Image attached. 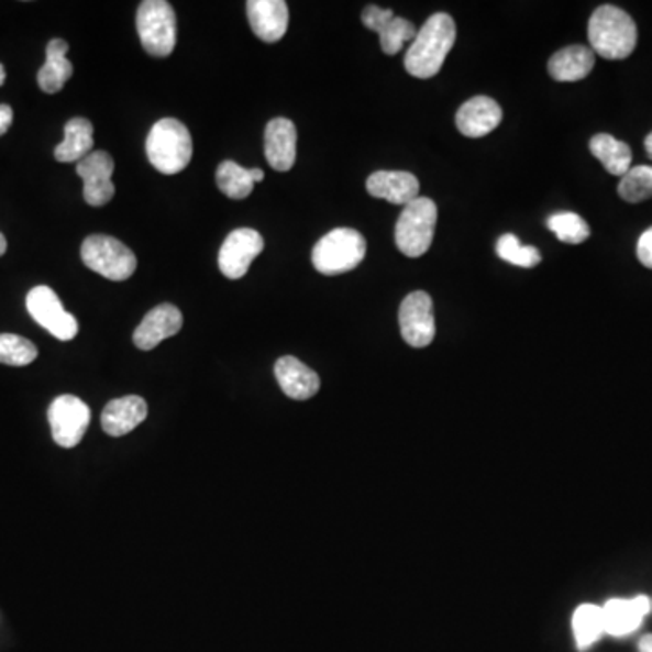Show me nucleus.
<instances>
[{
	"instance_id": "obj_6",
	"label": "nucleus",
	"mask_w": 652,
	"mask_h": 652,
	"mask_svg": "<svg viewBox=\"0 0 652 652\" xmlns=\"http://www.w3.org/2000/svg\"><path fill=\"white\" fill-rule=\"evenodd\" d=\"M136 30L145 52L169 57L176 47V13L165 0H145L136 13Z\"/></svg>"
},
{
	"instance_id": "obj_35",
	"label": "nucleus",
	"mask_w": 652,
	"mask_h": 652,
	"mask_svg": "<svg viewBox=\"0 0 652 652\" xmlns=\"http://www.w3.org/2000/svg\"><path fill=\"white\" fill-rule=\"evenodd\" d=\"M5 248H8V242H5L4 234L0 232V256H4Z\"/></svg>"
},
{
	"instance_id": "obj_8",
	"label": "nucleus",
	"mask_w": 652,
	"mask_h": 652,
	"mask_svg": "<svg viewBox=\"0 0 652 652\" xmlns=\"http://www.w3.org/2000/svg\"><path fill=\"white\" fill-rule=\"evenodd\" d=\"M47 421L52 427L53 441L58 446L75 447L88 432L91 410L78 397L60 396L49 406Z\"/></svg>"
},
{
	"instance_id": "obj_29",
	"label": "nucleus",
	"mask_w": 652,
	"mask_h": 652,
	"mask_svg": "<svg viewBox=\"0 0 652 652\" xmlns=\"http://www.w3.org/2000/svg\"><path fill=\"white\" fill-rule=\"evenodd\" d=\"M550 231L559 237L560 242L578 245L586 242L590 231L587 221L575 212H559L548 220Z\"/></svg>"
},
{
	"instance_id": "obj_1",
	"label": "nucleus",
	"mask_w": 652,
	"mask_h": 652,
	"mask_svg": "<svg viewBox=\"0 0 652 652\" xmlns=\"http://www.w3.org/2000/svg\"><path fill=\"white\" fill-rule=\"evenodd\" d=\"M455 38L457 27L452 16L447 13H435L430 16L406 52V71L410 73L411 77L422 80L435 77L452 52Z\"/></svg>"
},
{
	"instance_id": "obj_25",
	"label": "nucleus",
	"mask_w": 652,
	"mask_h": 652,
	"mask_svg": "<svg viewBox=\"0 0 652 652\" xmlns=\"http://www.w3.org/2000/svg\"><path fill=\"white\" fill-rule=\"evenodd\" d=\"M263 178L265 173L262 169H245L232 159L221 162L217 170L218 189L232 200H245Z\"/></svg>"
},
{
	"instance_id": "obj_5",
	"label": "nucleus",
	"mask_w": 652,
	"mask_h": 652,
	"mask_svg": "<svg viewBox=\"0 0 652 652\" xmlns=\"http://www.w3.org/2000/svg\"><path fill=\"white\" fill-rule=\"evenodd\" d=\"M436 225V206L419 196L405 207L396 225V245L408 257H421L432 247Z\"/></svg>"
},
{
	"instance_id": "obj_12",
	"label": "nucleus",
	"mask_w": 652,
	"mask_h": 652,
	"mask_svg": "<svg viewBox=\"0 0 652 652\" xmlns=\"http://www.w3.org/2000/svg\"><path fill=\"white\" fill-rule=\"evenodd\" d=\"M114 159L106 151H93L77 164L84 181V200L91 207L108 206L114 196Z\"/></svg>"
},
{
	"instance_id": "obj_36",
	"label": "nucleus",
	"mask_w": 652,
	"mask_h": 652,
	"mask_svg": "<svg viewBox=\"0 0 652 652\" xmlns=\"http://www.w3.org/2000/svg\"><path fill=\"white\" fill-rule=\"evenodd\" d=\"M645 151H648L649 158L652 159V133L645 139Z\"/></svg>"
},
{
	"instance_id": "obj_27",
	"label": "nucleus",
	"mask_w": 652,
	"mask_h": 652,
	"mask_svg": "<svg viewBox=\"0 0 652 652\" xmlns=\"http://www.w3.org/2000/svg\"><path fill=\"white\" fill-rule=\"evenodd\" d=\"M573 634L578 649H589L606 634V621L601 607L584 604L573 615Z\"/></svg>"
},
{
	"instance_id": "obj_9",
	"label": "nucleus",
	"mask_w": 652,
	"mask_h": 652,
	"mask_svg": "<svg viewBox=\"0 0 652 652\" xmlns=\"http://www.w3.org/2000/svg\"><path fill=\"white\" fill-rule=\"evenodd\" d=\"M26 307L36 323L57 340L71 341L78 334L77 319L64 309L63 301L52 288L44 285L32 288L27 294Z\"/></svg>"
},
{
	"instance_id": "obj_24",
	"label": "nucleus",
	"mask_w": 652,
	"mask_h": 652,
	"mask_svg": "<svg viewBox=\"0 0 652 652\" xmlns=\"http://www.w3.org/2000/svg\"><path fill=\"white\" fill-rule=\"evenodd\" d=\"M93 124L88 119H71L64 128L63 144L57 145L55 158L63 164H78L93 153Z\"/></svg>"
},
{
	"instance_id": "obj_21",
	"label": "nucleus",
	"mask_w": 652,
	"mask_h": 652,
	"mask_svg": "<svg viewBox=\"0 0 652 652\" xmlns=\"http://www.w3.org/2000/svg\"><path fill=\"white\" fill-rule=\"evenodd\" d=\"M145 419H147V402L142 397H120L103 408V432L111 436L128 435Z\"/></svg>"
},
{
	"instance_id": "obj_7",
	"label": "nucleus",
	"mask_w": 652,
	"mask_h": 652,
	"mask_svg": "<svg viewBox=\"0 0 652 652\" xmlns=\"http://www.w3.org/2000/svg\"><path fill=\"white\" fill-rule=\"evenodd\" d=\"M82 262L93 273L111 281H125L136 270V256L117 237L93 234L82 243Z\"/></svg>"
},
{
	"instance_id": "obj_26",
	"label": "nucleus",
	"mask_w": 652,
	"mask_h": 652,
	"mask_svg": "<svg viewBox=\"0 0 652 652\" xmlns=\"http://www.w3.org/2000/svg\"><path fill=\"white\" fill-rule=\"evenodd\" d=\"M590 153L600 159L607 173L612 176H623L631 169L632 153L629 145L615 139L611 134H596L590 139Z\"/></svg>"
},
{
	"instance_id": "obj_34",
	"label": "nucleus",
	"mask_w": 652,
	"mask_h": 652,
	"mask_svg": "<svg viewBox=\"0 0 652 652\" xmlns=\"http://www.w3.org/2000/svg\"><path fill=\"white\" fill-rule=\"evenodd\" d=\"M638 649H640V652H652V634H645V637L640 640Z\"/></svg>"
},
{
	"instance_id": "obj_4",
	"label": "nucleus",
	"mask_w": 652,
	"mask_h": 652,
	"mask_svg": "<svg viewBox=\"0 0 652 652\" xmlns=\"http://www.w3.org/2000/svg\"><path fill=\"white\" fill-rule=\"evenodd\" d=\"M366 256V242L354 229H334L321 237L312 251L313 267L324 276H340L354 270Z\"/></svg>"
},
{
	"instance_id": "obj_20",
	"label": "nucleus",
	"mask_w": 652,
	"mask_h": 652,
	"mask_svg": "<svg viewBox=\"0 0 652 652\" xmlns=\"http://www.w3.org/2000/svg\"><path fill=\"white\" fill-rule=\"evenodd\" d=\"M274 374L281 386L283 394L294 401H307L321 388L319 375L292 355H285L278 360L274 366Z\"/></svg>"
},
{
	"instance_id": "obj_23",
	"label": "nucleus",
	"mask_w": 652,
	"mask_h": 652,
	"mask_svg": "<svg viewBox=\"0 0 652 652\" xmlns=\"http://www.w3.org/2000/svg\"><path fill=\"white\" fill-rule=\"evenodd\" d=\"M69 44L63 38H53L46 47V63L36 75L38 88L47 95H55L66 86L73 75V64L67 60Z\"/></svg>"
},
{
	"instance_id": "obj_18",
	"label": "nucleus",
	"mask_w": 652,
	"mask_h": 652,
	"mask_svg": "<svg viewBox=\"0 0 652 652\" xmlns=\"http://www.w3.org/2000/svg\"><path fill=\"white\" fill-rule=\"evenodd\" d=\"M252 32L263 42L281 41L288 30V5L283 0H248Z\"/></svg>"
},
{
	"instance_id": "obj_3",
	"label": "nucleus",
	"mask_w": 652,
	"mask_h": 652,
	"mask_svg": "<svg viewBox=\"0 0 652 652\" xmlns=\"http://www.w3.org/2000/svg\"><path fill=\"white\" fill-rule=\"evenodd\" d=\"M145 151L151 165L162 175H178L192 158V139L180 120L164 119L150 131Z\"/></svg>"
},
{
	"instance_id": "obj_2",
	"label": "nucleus",
	"mask_w": 652,
	"mask_h": 652,
	"mask_svg": "<svg viewBox=\"0 0 652 652\" xmlns=\"http://www.w3.org/2000/svg\"><path fill=\"white\" fill-rule=\"evenodd\" d=\"M587 35L593 53H598L607 60L629 57L638 42L637 24L631 15L611 4L600 5L590 15Z\"/></svg>"
},
{
	"instance_id": "obj_16",
	"label": "nucleus",
	"mask_w": 652,
	"mask_h": 652,
	"mask_svg": "<svg viewBox=\"0 0 652 652\" xmlns=\"http://www.w3.org/2000/svg\"><path fill=\"white\" fill-rule=\"evenodd\" d=\"M455 122L467 139H483L502 122V109L494 98L473 97L461 106Z\"/></svg>"
},
{
	"instance_id": "obj_33",
	"label": "nucleus",
	"mask_w": 652,
	"mask_h": 652,
	"mask_svg": "<svg viewBox=\"0 0 652 652\" xmlns=\"http://www.w3.org/2000/svg\"><path fill=\"white\" fill-rule=\"evenodd\" d=\"M11 124H13V109L5 103H0V136L10 131Z\"/></svg>"
},
{
	"instance_id": "obj_17",
	"label": "nucleus",
	"mask_w": 652,
	"mask_h": 652,
	"mask_svg": "<svg viewBox=\"0 0 652 652\" xmlns=\"http://www.w3.org/2000/svg\"><path fill=\"white\" fill-rule=\"evenodd\" d=\"M298 131L288 119L270 120L265 129V156L273 169L285 173L296 164Z\"/></svg>"
},
{
	"instance_id": "obj_32",
	"label": "nucleus",
	"mask_w": 652,
	"mask_h": 652,
	"mask_svg": "<svg viewBox=\"0 0 652 652\" xmlns=\"http://www.w3.org/2000/svg\"><path fill=\"white\" fill-rule=\"evenodd\" d=\"M637 254L643 267L652 268V226L638 240Z\"/></svg>"
},
{
	"instance_id": "obj_37",
	"label": "nucleus",
	"mask_w": 652,
	"mask_h": 652,
	"mask_svg": "<svg viewBox=\"0 0 652 652\" xmlns=\"http://www.w3.org/2000/svg\"><path fill=\"white\" fill-rule=\"evenodd\" d=\"M4 80H5L4 66H2V64H0V86H2V84H4Z\"/></svg>"
},
{
	"instance_id": "obj_19",
	"label": "nucleus",
	"mask_w": 652,
	"mask_h": 652,
	"mask_svg": "<svg viewBox=\"0 0 652 652\" xmlns=\"http://www.w3.org/2000/svg\"><path fill=\"white\" fill-rule=\"evenodd\" d=\"M419 180L405 170H377L366 180L368 195L394 206H408L419 198Z\"/></svg>"
},
{
	"instance_id": "obj_11",
	"label": "nucleus",
	"mask_w": 652,
	"mask_h": 652,
	"mask_svg": "<svg viewBox=\"0 0 652 652\" xmlns=\"http://www.w3.org/2000/svg\"><path fill=\"white\" fill-rule=\"evenodd\" d=\"M265 247L263 236L254 229H236L221 245L218 265L225 278L242 279Z\"/></svg>"
},
{
	"instance_id": "obj_15",
	"label": "nucleus",
	"mask_w": 652,
	"mask_h": 652,
	"mask_svg": "<svg viewBox=\"0 0 652 652\" xmlns=\"http://www.w3.org/2000/svg\"><path fill=\"white\" fill-rule=\"evenodd\" d=\"M604 621H606V634L611 637H627L642 626L643 618L651 611V600L648 596H634V598H612L601 607Z\"/></svg>"
},
{
	"instance_id": "obj_28",
	"label": "nucleus",
	"mask_w": 652,
	"mask_h": 652,
	"mask_svg": "<svg viewBox=\"0 0 652 652\" xmlns=\"http://www.w3.org/2000/svg\"><path fill=\"white\" fill-rule=\"evenodd\" d=\"M618 195L621 200L629 203H640L652 198V167L638 165L627 170L626 175L621 176Z\"/></svg>"
},
{
	"instance_id": "obj_22",
	"label": "nucleus",
	"mask_w": 652,
	"mask_h": 652,
	"mask_svg": "<svg viewBox=\"0 0 652 652\" xmlns=\"http://www.w3.org/2000/svg\"><path fill=\"white\" fill-rule=\"evenodd\" d=\"M595 67V53L590 47L570 46L556 52L548 64V71L556 82H578Z\"/></svg>"
},
{
	"instance_id": "obj_14",
	"label": "nucleus",
	"mask_w": 652,
	"mask_h": 652,
	"mask_svg": "<svg viewBox=\"0 0 652 652\" xmlns=\"http://www.w3.org/2000/svg\"><path fill=\"white\" fill-rule=\"evenodd\" d=\"M181 327H184V316L178 307L170 303L158 305L136 327L133 341L140 350H153L162 341L178 334Z\"/></svg>"
},
{
	"instance_id": "obj_13",
	"label": "nucleus",
	"mask_w": 652,
	"mask_h": 652,
	"mask_svg": "<svg viewBox=\"0 0 652 652\" xmlns=\"http://www.w3.org/2000/svg\"><path fill=\"white\" fill-rule=\"evenodd\" d=\"M361 21L372 32L379 33L380 47L386 55H397L406 42H413L417 30L410 21L394 15V11L385 10L379 5H368Z\"/></svg>"
},
{
	"instance_id": "obj_30",
	"label": "nucleus",
	"mask_w": 652,
	"mask_h": 652,
	"mask_svg": "<svg viewBox=\"0 0 652 652\" xmlns=\"http://www.w3.org/2000/svg\"><path fill=\"white\" fill-rule=\"evenodd\" d=\"M38 350L32 341L15 334H0V363L8 366L32 365Z\"/></svg>"
},
{
	"instance_id": "obj_31",
	"label": "nucleus",
	"mask_w": 652,
	"mask_h": 652,
	"mask_svg": "<svg viewBox=\"0 0 652 652\" xmlns=\"http://www.w3.org/2000/svg\"><path fill=\"white\" fill-rule=\"evenodd\" d=\"M497 256L515 267L533 268L539 265L540 252L534 247H528L519 242L515 234H504L497 242Z\"/></svg>"
},
{
	"instance_id": "obj_10",
	"label": "nucleus",
	"mask_w": 652,
	"mask_h": 652,
	"mask_svg": "<svg viewBox=\"0 0 652 652\" xmlns=\"http://www.w3.org/2000/svg\"><path fill=\"white\" fill-rule=\"evenodd\" d=\"M402 340L413 349H424L435 338L432 298L427 292H411L399 309Z\"/></svg>"
}]
</instances>
